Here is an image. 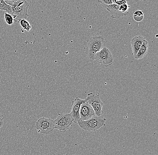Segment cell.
<instances>
[{"instance_id":"obj_16","label":"cell","mask_w":158,"mask_h":155,"mask_svg":"<svg viewBox=\"0 0 158 155\" xmlns=\"http://www.w3.org/2000/svg\"><path fill=\"white\" fill-rule=\"evenodd\" d=\"M98 2L104 5H109L113 3L112 0H98Z\"/></svg>"},{"instance_id":"obj_14","label":"cell","mask_w":158,"mask_h":155,"mask_svg":"<svg viewBox=\"0 0 158 155\" xmlns=\"http://www.w3.org/2000/svg\"><path fill=\"white\" fill-rule=\"evenodd\" d=\"M20 25L23 28L27 31H29L31 29V26L29 22L26 19H22L19 21Z\"/></svg>"},{"instance_id":"obj_2","label":"cell","mask_w":158,"mask_h":155,"mask_svg":"<svg viewBox=\"0 0 158 155\" xmlns=\"http://www.w3.org/2000/svg\"><path fill=\"white\" fill-rule=\"evenodd\" d=\"M106 118L100 116L93 117L92 118L85 121H79L78 125L82 129L88 131H95L106 125Z\"/></svg>"},{"instance_id":"obj_21","label":"cell","mask_w":158,"mask_h":155,"mask_svg":"<svg viewBox=\"0 0 158 155\" xmlns=\"http://www.w3.org/2000/svg\"><path fill=\"white\" fill-rule=\"evenodd\" d=\"M118 1V0H112V2H113V3H115V2H117V1Z\"/></svg>"},{"instance_id":"obj_15","label":"cell","mask_w":158,"mask_h":155,"mask_svg":"<svg viewBox=\"0 0 158 155\" xmlns=\"http://www.w3.org/2000/svg\"><path fill=\"white\" fill-rule=\"evenodd\" d=\"M4 17L5 21L8 25H11L14 24V20L13 17L10 14L8 13H5Z\"/></svg>"},{"instance_id":"obj_4","label":"cell","mask_w":158,"mask_h":155,"mask_svg":"<svg viewBox=\"0 0 158 155\" xmlns=\"http://www.w3.org/2000/svg\"><path fill=\"white\" fill-rule=\"evenodd\" d=\"M73 121L70 114H59L54 120V128L62 132H65L73 125Z\"/></svg>"},{"instance_id":"obj_11","label":"cell","mask_w":158,"mask_h":155,"mask_svg":"<svg viewBox=\"0 0 158 155\" xmlns=\"http://www.w3.org/2000/svg\"><path fill=\"white\" fill-rule=\"evenodd\" d=\"M145 39V38L143 36L137 35L133 37L131 40V48H132V53L133 56H135L137 54L138 50L140 49Z\"/></svg>"},{"instance_id":"obj_10","label":"cell","mask_w":158,"mask_h":155,"mask_svg":"<svg viewBox=\"0 0 158 155\" xmlns=\"http://www.w3.org/2000/svg\"><path fill=\"white\" fill-rule=\"evenodd\" d=\"M101 5L104 9L109 12L110 16L113 19H118L122 17L128 15L126 14L121 12L119 10L120 6L114 3L109 5Z\"/></svg>"},{"instance_id":"obj_12","label":"cell","mask_w":158,"mask_h":155,"mask_svg":"<svg viewBox=\"0 0 158 155\" xmlns=\"http://www.w3.org/2000/svg\"><path fill=\"white\" fill-rule=\"evenodd\" d=\"M148 51V42L147 40H144L141 45L140 49L138 50L137 54L134 56L136 60L142 59L146 56Z\"/></svg>"},{"instance_id":"obj_7","label":"cell","mask_w":158,"mask_h":155,"mask_svg":"<svg viewBox=\"0 0 158 155\" xmlns=\"http://www.w3.org/2000/svg\"><path fill=\"white\" fill-rule=\"evenodd\" d=\"M85 99L87 102L92 107L96 115L101 116L102 113L103 103L101 99L99 94L89 93Z\"/></svg>"},{"instance_id":"obj_13","label":"cell","mask_w":158,"mask_h":155,"mask_svg":"<svg viewBox=\"0 0 158 155\" xmlns=\"http://www.w3.org/2000/svg\"><path fill=\"white\" fill-rule=\"evenodd\" d=\"M133 18L137 22H140L143 20L144 18V14L143 11L137 10L135 11L133 14Z\"/></svg>"},{"instance_id":"obj_6","label":"cell","mask_w":158,"mask_h":155,"mask_svg":"<svg viewBox=\"0 0 158 155\" xmlns=\"http://www.w3.org/2000/svg\"><path fill=\"white\" fill-rule=\"evenodd\" d=\"M94 60L105 67L109 66L113 63L112 54L109 49L105 47L95 54Z\"/></svg>"},{"instance_id":"obj_8","label":"cell","mask_w":158,"mask_h":155,"mask_svg":"<svg viewBox=\"0 0 158 155\" xmlns=\"http://www.w3.org/2000/svg\"><path fill=\"white\" fill-rule=\"evenodd\" d=\"M79 115L80 121L88 120L96 116L92 107L87 102L86 100L81 105L79 111Z\"/></svg>"},{"instance_id":"obj_5","label":"cell","mask_w":158,"mask_h":155,"mask_svg":"<svg viewBox=\"0 0 158 155\" xmlns=\"http://www.w3.org/2000/svg\"><path fill=\"white\" fill-rule=\"evenodd\" d=\"M35 129L41 135H48L54 131V120L50 118L42 117L39 118L35 123Z\"/></svg>"},{"instance_id":"obj_18","label":"cell","mask_w":158,"mask_h":155,"mask_svg":"<svg viewBox=\"0 0 158 155\" xmlns=\"http://www.w3.org/2000/svg\"><path fill=\"white\" fill-rule=\"evenodd\" d=\"M114 3H116V4L120 6L127 3V2H126V0H118V1L115 2Z\"/></svg>"},{"instance_id":"obj_1","label":"cell","mask_w":158,"mask_h":155,"mask_svg":"<svg viewBox=\"0 0 158 155\" xmlns=\"http://www.w3.org/2000/svg\"><path fill=\"white\" fill-rule=\"evenodd\" d=\"M29 4L26 0H18L15 2L11 7L10 14L13 17L14 20L17 22L22 19H26L28 17Z\"/></svg>"},{"instance_id":"obj_17","label":"cell","mask_w":158,"mask_h":155,"mask_svg":"<svg viewBox=\"0 0 158 155\" xmlns=\"http://www.w3.org/2000/svg\"><path fill=\"white\" fill-rule=\"evenodd\" d=\"M4 1L10 6H12L15 2H16L18 0H3Z\"/></svg>"},{"instance_id":"obj_3","label":"cell","mask_w":158,"mask_h":155,"mask_svg":"<svg viewBox=\"0 0 158 155\" xmlns=\"http://www.w3.org/2000/svg\"><path fill=\"white\" fill-rule=\"evenodd\" d=\"M106 45V41L102 36L92 37L89 41L88 56L91 60H94L95 55L100 51Z\"/></svg>"},{"instance_id":"obj_22","label":"cell","mask_w":158,"mask_h":155,"mask_svg":"<svg viewBox=\"0 0 158 155\" xmlns=\"http://www.w3.org/2000/svg\"><path fill=\"white\" fill-rule=\"evenodd\" d=\"M0 1H1V2H4L3 0H0Z\"/></svg>"},{"instance_id":"obj_20","label":"cell","mask_w":158,"mask_h":155,"mask_svg":"<svg viewBox=\"0 0 158 155\" xmlns=\"http://www.w3.org/2000/svg\"><path fill=\"white\" fill-rule=\"evenodd\" d=\"M132 1H134V2H138L143 1V0H132Z\"/></svg>"},{"instance_id":"obj_19","label":"cell","mask_w":158,"mask_h":155,"mask_svg":"<svg viewBox=\"0 0 158 155\" xmlns=\"http://www.w3.org/2000/svg\"><path fill=\"white\" fill-rule=\"evenodd\" d=\"M3 119L4 118L3 115L0 114V128L2 127L3 125Z\"/></svg>"},{"instance_id":"obj_9","label":"cell","mask_w":158,"mask_h":155,"mask_svg":"<svg viewBox=\"0 0 158 155\" xmlns=\"http://www.w3.org/2000/svg\"><path fill=\"white\" fill-rule=\"evenodd\" d=\"M86 99H82L78 97H76L72 102V109L70 114L74 123H77L80 120L79 111L81 105L85 102Z\"/></svg>"}]
</instances>
